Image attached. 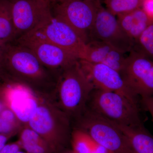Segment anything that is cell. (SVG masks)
<instances>
[{
    "instance_id": "25",
    "label": "cell",
    "mask_w": 153,
    "mask_h": 153,
    "mask_svg": "<svg viewBox=\"0 0 153 153\" xmlns=\"http://www.w3.org/2000/svg\"><path fill=\"white\" fill-rule=\"evenodd\" d=\"M142 8L153 20V0H143Z\"/></svg>"
},
{
    "instance_id": "9",
    "label": "cell",
    "mask_w": 153,
    "mask_h": 153,
    "mask_svg": "<svg viewBox=\"0 0 153 153\" xmlns=\"http://www.w3.org/2000/svg\"><path fill=\"white\" fill-rule=\"evenodd\" d=\"M57 2L53 16L67 22L85 44L89 43L98 9L83 0H62Z\"/></svg>"
},
{
    "instance_id": "3",
    "label": "cell",
    "mask_w": 153,
    "mask_h": 153,
    "mask_svg": "<svg viewBox=\"0 0 153 153\" xmlns=\"http://www.w3.org/2000/svg\"><path fill=\"white\" fill-rule=\"evenodd\" d=\"M37 97L38 106L27 126L42 137L55 153H61L70 145L71 120L53 102Z\"/></svg>"
},
{
    "instance_id": "18",
    "label": "cell",
    "mask_w": 153,
    "mask_h": 153,
    "mask_svg": "<svg viewBox=\"0 0 153 153\" xmlns=\"http://www.w3.org/2000/svg\"><path fill=\"white\" fill-rule=\"evenodd\" d=\"M17 35L14 26L10 0H0V41L5 43L16 41Z\"/></svg>"
},
{
    "instance_id": "16",
    "label": "cell",
    "mask_w": 153,
    "mask_h": 153,
    "mask_svg": "<svg viewBox=\"0 0 153 153\" xmlns=\"http://www.w3.org/2000/svg\"><path fill=\"white\" fill-rule=\"evenodd\" d=\"M127 140L132 153H153V135L143 124L134 126L118 125Z\"/></svg>"
},
{
    "instance_id": "28",
    "label": "cell",
    "mask_w": 153,
    "mask_h": 153,
    "mask_svg": "<svg viewBox=\"0 0 153 153\" xmlns=\"http://www.w3.org/2000/svg\"><path fill=\"white\" fill-rule=\"evenodd\" d=\"M6 44V43H4V42L0 41V61H1V59L4 46Z\"/></svg>"
},
{
    "instance_id": "8",
    "label": "cell",
    "mask_w": 153,
    "mask_h": 153,
    "mask_svg": "<svg viewBox=\"0 0 153 153\" xmlns=\"http://www.w3.org/2000/svg\"><path fill=\"white\" fill-rule=\"evenodd\" d=\"M15 42L30 49L46 68L57 76L63 69L79 60L66 49L30 35L22 36Z\"/></svg>"
},
{
    "instance_id": "14",
    "label": "cell",
    "mask_w": 153,
    "mask_h": 153,
    "mask_svg": "<svg viewBox=\"0 0 153 153\" xmlns=\"http://www.w3.org/2000/svg\"><path fill=\"white\" fill-rule=\"evenodd\" d=\"M125 54L105 42L94 40L86 44L85 57L83 60L105 64L120 73L126 58Z\"/></svg>"
},
{
    "instance_id": "21",
    "label": "cell",
    "mask_w": 153,
    "mask_h": 153,
    "mask_svg": "<svg viewBox=\"0 0 153 153\" xmlns=\"http://www.w3.org/2000/svg\"><path fill=\"white\" fill-rule=\"evenodd\" d=\"M142 0H104L106 9L115 16L142 8Z\"/></svg>"
},
{
    "instance_id": "32",
    "label": "cell",
    "mask_w": 153,
    "mask_h": 153,
    "mask_svg": "<svg viewBox=\"0 0 153 153\" xmlns=\"http://www.w3.org/2000/svg\"><path fill=\"white\" fill-rule=\"evenodd\" d=\"M47 1L51 3L52 2H54V0H47Z\"/></svg>"
},
{
    "instance_id": "35",
    "label": "cell",
    "mask_w": 153,
    "mask_h": 153,
    "mask_svg": "<svg viewBox=\"0 0 153 153\" xmlns=\"http://www.w3.org/2000/svg\"><path fill=\"white\" fill-rule=\"evenodd\" d=\"M142 1H143V0H142Z\"/></svg>"
},
{
    "instance_id": "1",
    "label": "cell",
    "mask_w": 153,
    "mask_h": 153,
    "mask_svg": "<svg viewBox=\"0 0 153 153\" xmlns=\"http://www.w3.org/2000/svg\"><path fill=\"white\" fill-rule=\"evenodd\" d=\"M0 76L6 82L25 86L51 100L57 76L46 68L30 49L16 42L6 43L0 61Z\"/></svg>"
},
{
    "instance_id": "19",
    "label": "cell",
    "mask_w": 153,
    "mask_h": 153,
    "mask_svg": "<svg viewBox=\"0 0 153 153\" xmlns=\"http://www.w3.org/2000/svg\"><path fill=\"white\" fill-rule=\"evenodd\" d=\"M70 146L75 153H100L102 146L96 142L87 133L72 127Z\"/></svg>"
},
{
    "instance_id": "7",
    "label": "cell",
    "mask_w": 153,
    "mask_h": 153,
    "mask_svg": "<svg viewBox=\"0 0 153 153\" xmlns=\"http://www.w3.org/2000/svg\"><path fill=\"white\" fill-rule=\"evenodd\" d=\"M131 91L140 99L153 96V60L132 50L120 72Z\"/></svg>"
},
{
    "instance_id": "5",
    "label": "cell",
    "mask_w": 153,
    "mask_h": 153,
    "mask_svg": "<svg viewBox=\"0 0 153 153\" xmlns=\"http://www.w3.org/2000/svg\"><path fill=\"white\" fill-rule=\"evenodd\" d=\"M111 153H132L124 134L117 125L85 109L72 123Z\"/></svg>"
},
{
    "instance_id": "26",
    "label": "cell",
    "mask_w": 153,
    "mask_h": 153,
    "mask_svg": "<svg viewBox=\"0 0 153 153\" xmlns=\"http://www.w3.org/2000/svg\"><path fill=\"white\" fill-rule=\"evenodd\" d=\"M83 1L90 4L97 9L102 6L101 3L102 0H83Z\"/></svg>"
},
{
    "instance_id": "23",
    "label": "cell",
    "mask_w": 153,
    "mask_h": 153,
    "mask_svg": "<svg viewBox=\"0 0 153 153\" xmlns=\"http://www.w3.org/2000/svg\"><path fill=\"white\" fill-rule=\"evenodd\" d=\"M22 150V146L18 140L14 143L7 144L0 151V153H16Z\"/></svg>"
},
{
    "instance_id": "17",
    "label": "cell",
    "mask_w": 153,
    "mask_h": 153,
    "mask_svg": "<svg viewBox=\"0 0 153 153\" xmlns=\"http://www.w3.org/2000/svg\"><path fill=\"white\" fill-rule=\"evenodd\" d=\"M18 141L27 153H56L42 137L27 125L19 132Z\"/></svg>"
},
{
    "instance_id": "13",
    "label": "cell",
    "mask_w": 153,
    "mask_h": 153,
    "mask_svg": "<svg viewBox=\"0 0 153 153\" xmlns=\"http://www.w3.org/2000/svg\"><path fill=\"white\" fill-rule=\"evenodd\" d=\"M8 84L11 86L8 94V108L15 113L24 126L27 125L38 106V97L25 86Z\"/></svg>"
},
{
    "instance_id": "33",
    "label": "cell",
    "mask_w": 153,
    "mask_h": 153,
    "mask_svg": "<svg viewBox=\"0 0 153 153\" xmlns=\"http://www.w3.org/2000/svg\"><path fill=\"white\" fill-rule=\"evenodd\" d=\"M62 1V0H54V2H59L60 1Z\"/></svg>"
},
{
    "instance_id": "24",
    "label": "cell",
    "mask_w": 153,
    "mask_h": 153,
    "mask_svg": "<svg viewBox=\"0 0 153 153\" xmlns=\"http://www.w3.org/2000/svg\"><path fill=\"white\" fill-rule=\"evenodd\" d=\"M140 103L144 108L150 114L153 120V96L140 98Z\"/></svg>"
},
{
    "instance_id": "29",
    "label": "cell",
    "mask_w": 153,
    "mask_h": 153,
    "mask_svg": "<svg viewBox=\"0 0 153 153\" xmlns=\"http://www.w3.org/2000/svg\"><path fill=\"white\" fill-rule=\"evenodd\" d=\"M5 108L4 105L2 101L0 100V114L2 112V111Z\"/></svg>"
},
{
    "instance_id": "6",
    "label": "cell",
    "mask_w": 153,
    "mask_h": 153,
    "mask_svg": "<svg viewBox=\"0 0 153 153\" xmlns=\"http://www.w3.org/2000/svg\"><path fill=\"white\" fill-rule=\"evenodd\" d=\"M26 35L59 46L76 55L79 60L85 58L86 44L67 22L53 14L36 29Z\"/></svg>"
},
{
    "instance_id": "15",
    "label": "cell",
    "mask_w": 153,
    "mask_h": 153,
    "mask_svg": "<svg viewBox=\"0 0 153 153\" xmlns=\"http://www.w3.org/2000/svg\"><path fill=\"white\" fill-rule=\"evenodd\" d=\"M117 19L121 27L134 42L153 23V19L142 8L118 16Z\"/></svg>"
},
{
    "instance_id": "10",
    "label": "cell",
    "mask_w": 153,
    "mask_h": 153,
    "mask_svg": "<svg viewBox=\"0 0 153 153\" xmlns=\"http://www.w3.org/2000/svg\"><path fill=\"white\" fill-rule=\"evenodd\" d=\"M17 39L31 33L52 15L47 0H10Z\"/></svg>"
},
{
    "instance_id": "27",
    "label": "cell",
    "mask_w": 153,
    "mask_h": 153,
    "mask_svg": "<svg viewBox=\"0 0 153 153\" xmlns=\"http://www.w3.org/2000/svg\"><path fill=\"white\" fill-rule=\"evenodd\" d=\"M8 137L0 134V151L7 144Z\"/></svg>"
},
{
    "instance_id": "12",
    "label": "cell",
    "mask_w": 153,
    "mask_h": 153,
    "mask_svg": "<svg viewBox=\"0 0 153 153\" xmlns=\"http://www.w3.org/2000/svg\"><path fill=\"white\" fill-rule=\"evenodd\" d=\"M79 63L94 88L120 93L135 102H140V99L128 88L117 70L105 64L81 59L79 60Z\"/></svg>"
},
{
    "instance_id": "31",
    "label": "cell",
    "mask_w": 153,
    "mask_h": 153,
    "mask_svg": "<svg viewBox=\"0 0 153 153\" xmlns=\"http://www.w3.org/2000/svg\"><path fill=\"white\" fill-rule=\"evenodd\" d=\"M27 153L26 152H25V151H22V150H20L19 151V152H17V153Z\"/></svg>"
},
{
    "instance_id": "11",
    "label": "cell",
    "mask_w": 153,
    "mask_h": 153,
    "mask_svg": "<svg viewBox=\"0 0 153 153\" xmlns=\"http://www.w3.org/2000/svg\"><path fill=\"white\" fill-rule=\"evenodd\" d=\"M105 42L123 53L130 52L135 42L121 27L117 18L102 6L99 8L91 34V41Z\"/></svg>"
},
{
    "instance_id": "22",
    "label": "cell",
    "mask_w": 153,
    "mask_h": 153,
    "mask_svg": "<svg viewBox=\"0 0 153 153\" xmlns=\"http://www.w3.org/2000/svg\"><path fill=\"white\" fill-rule=\"evenodd\" d=\"M133 49L153 60V23L135 42Z\"/></svg>"
},
{
    "instance_id": "34",
    "label": "cell",
    "mask_w": 153,
    "mask_h": 153,
    "mask_svg": "<svg viewBox=\"0 0 153 153\" xmlns=\"http://www.w3.org/2000/svg\"><path fill=\"white\" fill-rule=\"evenodd\" d=\"M0 87H1V85H0Z\"/></svg>"
},
{
    "instance_id": "4",
    "label": "cell",
    "mask_w": 153,
    "mask_h": 153,
    "mask_svg": "<svg viewBox=\"0 0 153 153\" xmlns=\"http://www.w3.org/2000/svg\"><path fill=\"white\" fill-rule=\"evenodd\" d=\"M139 105L120 93L94 88L86 109L117 125L131 127L143 123Z\"/></svg>"
},
{
    "instance_id": "2",
    "label": "cell",
    "mask_w": 153,
    "mask_h": 153,
    "mask_svg": "<svg viewBox=\"0 0 153 153\" xmlns=\"http://www.w3.org/2000/svg\"><path fill=\"white\" fill-rule=\"evenodd\" d=\"M94 88L78 60L59 73L50 100L69 118L72 123L85 111Z\"/></svg>"
},
{
    "instance_id": "30",
    "label": "cell",
    "mask_w": 153,
    "mask_h": 153,
    "mask_svg": "<svg viewBox=\"0 0 153 153\" xmlns=\"http://www.w3.org/2000/svg\"><path fill=\"white\" fill-rule=\"evenodd\" d=\"M61 153H75L74 152H73L72 150L71 149H67L66 150L63 151V152H62Z\"/></svg>"
},
{
    "instance_id": "20",
    "label": "cell",
    "mask_w": 153,
    "mask_h": 153,
    "mask_svg": "<svg viewBox=\"0 0 153 153\" xmlns=\"http://www.w3.org/2000/svg\"><path fill=\"white\" fill-rule=\"evenodd\" d=\"M12 110L6 108L0 114V134L8 137L19 133L24 126Z\"/></svg>"
}]
</instances>
